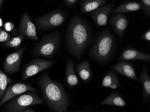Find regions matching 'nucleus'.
<instances>
[{
  "label": "nucleus",
  "mask_w": 150,
  "mask_h": 112,
  "mask_svg": "<svg viewBox=\"0 0 150 112\" xmlns=\"http://www.w3.org/2000/svg\"><path fill=\"white\" fill-rule=\"evenodd\" d=\"M109 23L115 32L121 39H123L128 25V19L126 16L122 13H115L110 17Z\"/></svg>",
  "instance_id": "obj_13"
},
{
  "label": "nucleus",
  "mask_w": 150,
  "mask_h": 112,
  "mask_svg": "<svg viewBox=\"0 0 150 112\" xmlns=\"http://www.w3.org/2000/svg\"><path fill=\"white\" fill-rule=\"evenodd\" d=\"M118 60L124 61L142 60L149 61H150V55L134 48H128L122 51Z\"/></svg>",
  "instance_id": "obj_14"
},
{
  "label": "nucleus",
  "mask_w": 150,
  "mask_h": 112,
  "mask_svg": "<svg viewBox=\"0 0 150 112\" xmlns=\"http://www.w3.org/2000/svg\"><path fill=\"white\" fill-rule=\"evenodd\" d=\"M4 1H2V0H0V10H1V6H2V4H3Z\"/></svg>",
  "instance_id": "obj_31"
},
{
  "label": "nucleus",
  "mask_w": 150,
  "mask_h": 112,
  "mask_svg": "<svg viewBox=\"0 0 150 112\" xmlns=\"http://www.w3.org/2000/svg\"><path fill=\"white\" fill-rule=\"evenodd\" d=\"M38 85L43 97L52 112H68L69 97L60 83L51 80L45 72L40 78Z\"/></svg>",
  "instance_id": "obj_1"
},
{
  "label": "nucleus",
  "mask_w": 150,
  "mask_h": 112,
  "mask_svg": "<svg viewBox=\"0 0 150 112\" xmlns=\"http://www.w3.org/2000/svg\"><path fill=\"white\" fill-rule=\"evenodd\" d=\"M90 112V111H82V112Z\"/></svg>",
  "instance_id": "obj_32"
},
{
  "label": "nucleus",
  "mask_w": 150,
  "mask_h": 112,
  "mask_svg": "<svg viewBox=\"0 0 150 112\" xmlns=\"http://www.w3.org/2000/svg\"><path fill=\"white\" fill-rule=\"evenodd\" d=\"M67 18L65 12L61 9H57L46 15L38 18L36 23L39 29L48 30L62 25Z\"/></svg>",
  "instance_id": "obj_6"
},
{
  "label": "nucleus",
  "mask_w": 150,
  "mask_h": 112,
  "mask_svg": "<svg viewBox=\"0 0 150 112\" xmlns=\"http://www.w3.org/2000/svg\"><path fill=\"white\" fill-rule=\"evenodd\" d=\"M110 68L127 78L136 81H139L134 67L132 62L120 61L114 65L110 66Z\"/></svg>",
  "instance_id": "obj_12"
},
{
  "label": "nucleus",
  "mask_w": 150,
  "mask_h": 112,
  "mask_svg": "<svg viewBox=\"0 0 150 112\" xmlns=\"http://www.w3.org/2000/svg\"><path fill=\"white\" fill-rule=\"evenodd\" d=\"M141 39L143 40L150 42V30L148 29L144 34L142 35Z\"/></svg>",
  "instance_id": "obj_28"
},
{
  "label": "nucleus",
  "mask_w": 150,
  "mask_h": 112,
  "mask_svg": "<svg viewBox=\"0 0 150 112\" xmlns=\"http://www.w3.org/2000/svg\"><path fill=\"white\" fill-rule=\"evenodd\" d=\"M25 49V47H23L9 55L6 58L3 67L6 74H13L19 70L22 57Z\"/></svg>",
  "instance_id": "obj_11"
},
{
  "label": "nucleus",
  "mask_w": 150,
  "mask_h": 112,
  "mask_svg": "<svg viewBox=\"0 0 150 112\" xmlns=\"http://www.w3.org/2000/svg\"><path fill=\"white\" fill-rule=\"evenodd\" d=\"M91 38V30L85 20L78 16L73 17L67 31V48L71 54L79 59Z\"/></svg>",
  "instance_id": "obj_2"
},
{
  "label": "nucleus",
  "mask_w": 150,
  "mask_h": 112,
  "mask_svg": "<svg viewBox=\"0 0 150 112\" xmlns=\"http://www.w3.org/2000/svg\"><path fill=\"white\" fill-rule=\"evenodd\" d=\"M18 33L20 35H23L29 39L36 41L39 40L36 27L32 21L27 11L24 12L20 21Z\"/></svg>",
  "instance_id": "obj_9"
},
{
  "label": "nucleus",
  "mask_w": 150,
  "mask_h": 112,
  "mask_svg": "<svg viewBox=\"0 0 150 112\" xmlns=\"http://www.w3.org/2000/svg\"><path fill=\"white\" fill-rule=\"evenodd\" d=\"M120 86L117 75L115 72L110 71L105 74L101 85L102 87L116 89Z\"/></svg>",
  "instance_id": "obj_17"
},
{
  "label": "nucleus",
  "mask_w": 150,
  "mask_h": 112,
  "mask_svg": "<svg viewBox=\"0 0 150 112\" xmlns=\"http://www.w3.org/2000/svg\"><path fill=\"white\" fill-rule=\"evenodd\" d=\"M115 4V1H112L90 12L89 15L93 19L97 27H103L107 24L109 15Z\"/></svg>",
  "instance_id": "obj_8"
},
{
  "label": "nucleus",
  "mask_w": 150,
  "mask_h": 112,
  "mask_svg": "<svg viewBox=\"0 0 150 112\" xmlns=\"http://www.w3.org/2000/svg\"><path fill=\"white\" fill-rule=\"evenodd\" d=\"M100 105H109L118 107H125L127 103L120 94L113 92L109 95L100 103Z\"/></svg>",
  "instance_id": "obj_18"
},
{
  "label": "nucleus",
  "mask_w": 150,
  "mask_h": 112,
  "mask_svg": "<svg viewBox=\"0 0 150 112\" xmlns=\"http://www.w3.org/2000/svg\"><path fill=\"white\" fill-rule=\"evenodd\" d=\"M65 82L70 87L76 86L79 83V79L74 69V62L70 60L67 61Z\"/></svg>",
  "instance_id": "obj_16"
},
{
  "label": "nucleus",
  "mask_w": 150,
  "mask_h": 112,
  "mask_svg": "<svg viewBox=\"0 0 150 112\" xmlns=\"http://www.w3.org/2000/svg\"><path fill=\"white\" fill-rule=\"evenodd\" d=\"M23 112H35V111H34L32 109V108H28L25 109Z\"/></svg>",
  "instance_id": "obj_29"
},
{
  "label": "nucleus",
  "mask_w": 150,
  "mask_h": 112,
  "mask_svg": "<svg viewBox=\"0 0 150 112\" xmlns=\"http://www.w3.org/2000/svg\"><path fill=\"white\" fill-rule=\"evenodd\" d=\"M37 91V89L26 83H17L10 85L6 88L4 97L0 102V107L9 100L26 92Z\"/></svg>",
  "instance_id": "obj_10"
},
{
  "label": "nucleus",
  "mask_w": 150,
  "mask_h": 112,
  "mask_svg": "<svg viewBox=\"0 0 150 112\" xmlns=\"http://www.w3.org/2000/svg\"><path fill=\"white\" fill-rule=\"evenodd\" d=\"M56 61L45 60L38 58L27 64L23 69L22 80H24L44 70L51 67Z\"/></svg>",
  "instance_id": "obj_7"
},
{
  "label": "nucleus",
  "mask_w": 150,
  "mask_h": 112,
  "mask_svg": "<svg viewBox=\"0 0 150 112\" xmlns=\"http://www.w3.org/2000/svg\"><path fill=\"white\" fill-rule=\"evenodd\" d=\"M3 26V20L1 18H0V28Z\"/></svg>",
  "instance_id": "obj_30"
},
{
  "label": "nucleus",
  "mask_w": 150,
  "mask_h": 112,
  "mask_svg": "<svg viewBox=\"0 0 150 112\" xmlns=\"http://www.w3.org/2000/svg\"><path fill=\"white\" fill-rule=\"evenodd\" d=\"M64 3L67 7L70 8L71 7L74 6L79 1L77 0H65L64 1Z\"/></svg>",
  "instance_id": "obj_27"
},
{
  "label": "nucleus",
  "mask_w": 150,
  "mask_h": 112,
  "mask_svg": "<svg viewBox=\"0 0 150 112\" xmlns=\"http://www.w3.org/2000/svg\"><path fill=\"white\" fill-rule=\"evenodd\" d=\"M24 37L23 35H19L12 38L10 40L4 43L2 46L8 48L18 49L24 39Z\"/></svg>",
  "instance_id": "obj_23"
},
{
  "label": "nucleus",
  "mask_w": 150,
  "mask_h": 112,
  "mask_svg": "<svg viewBox=\"0 0 150 112\" xmlns=\"http://www.w3.org/2000/svg\"><path fill=\"white\" fill-rule=\"evenodd\" d=\"M139 81L143 89V100L145 102L150 97V78L145 66L140 75Z\"/></svg>",
  "instance_id": "obj_19"
},
{
  "label": "nucleus",
  "mask_w": 150,
  "mask_h": 112,
  "mask_svg": "<svg viewBox=\"0 0 150 112\" xmlns=\"http://www.w3.org/2000/svg\"><path fill=\"white\" fill-rule=\"evenodd\" d=\"M12 38V36L5 30L0 28V43H6Z\"/></svg>",
  "instance_id": "obj_24"
},
{
  "label": "nucleus",
  "mask_w": 150,
  "mask_h": 112,
  "mask_svg": "<svg viewBox=\"0 0 150 112\" xmlns=\"http://www.w3.org/2000/svg\"><path fill=\"white\" fill-rule=\"evenodd\" d=\"M140 2L143 6L145 15L149 17L150 16V0H142Z\"/></svg>",
  "instance_id": "obj_25"
},
{
  "label": "nucleus",
  "mask_w": 150,
  "mask_h": 112,
  "mask_svg": "<svg viewBox=\"0 0 150 112\" xmlns=\"http://www.w3.org/2000/svg\"><path fill=\"white\" fill-rule=\"evenodd\" d=\"M60 44V34L59 32L47 35L42 38L35 48L34 54L37 56L50 58L58 52Z\"/></svg>",
  "instance_id": "obj_4"
},
{
  "label": "nucleus",
  "mask_w": 150,
  "mask_h": 112,
  "mask_svg": "<svg viewBox=\"0 0 150 112\" xmlns=\"http://www.w3.org/2000/svg\"><path fill=\"white\" fill-rule=\"evenodd\" d=\"M76 70L79 76L85 82H88L92 77V73L89 61H84L78 64Z\"/></svg>",
  "instance_id": "obj_21"
},
{
  "label": "nucleus",
  "mask_w": 150,
  "mask_h": 112,
  "mask_svg": "<svg viewBox=\"0 0 150 112\" xmlns=\"http://www.w3.org/2000/svg\"><path fill=\"white\" fill-rule=\"evenodd\" d=\"M13 82V81L0 69V100H1L3 98L7 85L9 83Z\"/></svg>",
  "instance_id": "obj_22"
},
{
  "label": "nucleus",
  "mask_w": 150,
  "mask_h": 112,
  "mask_svg": "<svg viewBox=\"0 0 150 112\" xmlns=\"http://www.w3.org/2000/svg\"><path fill=\"white\" fill-rule=\"evenodd\" d=\"M44 103V101L36 93H23L12 99L5 109L7 112H23L30 106Z\"/></svg>",
  "instance_id": "obj_5"
},
{
  "label": "nucleus",
  "mask_w": 150,
  "mask_h": 112,
  "mask_svg": "<svg viewBox=\"0 0 150 112\" xmlns=\"http://www.w3.org/2000/svg\"><path fill=\"white\" fill-rule=\"evenodd\" d=\"M115 45L112 34L108 30H103L98 33L89 55L100 63L105 64L112 57Z\"/></svg>",
  "instance_id": "obj_3"
},
{
  "label": "nucleus",
  "mask_w": 150,
  "mask_h": 112,
  "mask_svg": "<svg viewBox=\"0 0 150 112\" xmlns=\"http://www.w3.org/2000/svg\"><path fill=\"white\" fill-rule=\"evenodd\" d=\"M4 28L6 32H11L15 29V25L12 22H7L4 24Z\"/></svg>",
  "instance_id": "obj_26"
},
{
  "label": "nucleus",
  "mask_w": 150,
  "mask_h": 112,
  "mask_svg": "<svg viewBox=\"0 0 150 112\" xmlns=\"http://www.w3.org/2000/svg\"><path fill=\"white\" fill-rule=\"evenodd\" d=\"M143 10L141 2L139 1H128L119 6L112 11V13H127Z\"/></svg>",
  "instance_id": "obj_15"
},
{
  "label": "nucleus",
  "mask_w": 150,
  "mask_h": 112,
  "mask_svg": "<svg viewBox=\"0 0 150 112\" xmlns=\"http://www.w3.org/2000/svg\"><path fill=\"white\" fill-rule=\"evenodd\" d=\"M106 0H83L80 3L81 12L82 13L91 12L104 6Z\"/></svg>",
  "instance_id": "obj_20"
}]
</instances>
